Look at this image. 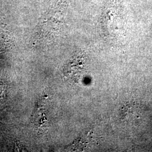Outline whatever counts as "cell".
Listing matches in <instances>:
<instances>
[{"label": "cell", "instance_id": "1", "mask_svg": "<svg viewBox=\"0 0 152 152\" xmlns=\"http://www.w3.org/2000/svg\"><path fill=\"white\" fill-rule=\"evenodd\" d=\"M68 0H56L41 19L37 33L41 38L56 34L60 29L66 15Z\"/></svg>", "mask_w": 152, "mask_h": 152}, {"label": "cell", "instance_id": "2", "mask_svg": "<svg viewBox=\"0 0 152 152\" xmlns=\"http://www.w3.org/2000/svg\"><path fill=\"white\" fill-rule=\"evenodd\" d=\"M84 59L77 55L67 61L64 69V76L70 82L77 83L80 81L84 69Z\"/></svg>", "mask_w": 152, "mask_h": 152}, {"label": "cell", "instance_id": "3", "mask_svg": "<svg viewBox=\"0 0 152 152\" xmlns=\"http://www.w3.org/2000/svg\"><path fill=\"white\" fill-rule=\"evenodd\" d=\"M7 34L3 25L0 22V53L7 48Z\"/></svg>", "mask_w": 152, "mask_h": 152}]
</instances>
